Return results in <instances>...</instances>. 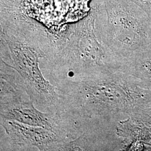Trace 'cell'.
Masks as SVG:
<instances>
[{"label":"cell","instance_id":"obj_3","mask_svg":"<svg viewBox=\"0 0 151 151\" xmlns=\"http://www.w3.org/2000/svg\"><path fill=\"white\" fill-rule=\"evenodd\" d=\"M1 127L13 144L32 146L39 151H56L58 145L67 139L51 130L1 119Z\"/></svg>","mask_w":151,"mask_h":151},{"label":"cell","instance_id":"obj_1","mask_svg":"<svg viewBox=\"0 0 151 151\" xmlns=\"http://www.w3.org/2000/svg\"><path fill=\"white\" fill-rule=\"evenodd\" d=\"M33 104L32 100L22 99L1 102V119L51 130L70 141L72 128L70 120L60 112H42Z\"/></svg>","mask_w":151,"mask_h":151},{"label":"cell","instance_id":"obj_2","mask_svg":"<svg viewBox=\"0 0 151 151\" xmlns=\"http://www.w3.org/2000/svg\"><path fill=\"white\" fill-rule=\"evenodd\" d=\"M89 0H28L31 14L47 24L75 22L88 10Z\"/></svg>","mask_w":151,"mask_h":151}]
</instances>
